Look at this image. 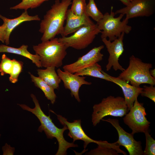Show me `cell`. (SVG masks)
<instances>
[{
    "instance_id": "6da1fadb",
    "label": "cell",
    "mask_w": 155,
    "mask_h": 155,
    "mask_svg": "<svg viewBox=\"0 0 155 155\" xmlns=\"http://www.w3.org/2000/svg\"><path fill=\"white\" fill-rule=\"evenodd\" d=\"M31 96L35 104L34 108H31L24 104H18L23 110L31 112L37 117L41 124L38 130V131H44L48 138H56L58 143L59 147L55 155H66L69 148L78 147L77 144L73 142H69L65 139L63 133L65 130L68 129L67 127L63 126L62 128L57 127L53 122L50 115L47 116L43 112L36 96L33 94H31Z\"/></svg>"
},
{
    "instance_id": "7a4b0ae2",
    "label": "cell",
    "mask_w": 155,
    "mask_h": 155,
    "mask_svg": "<svg viewBox=\"0 0 155 155\" xmlns=\"http://www.w3.org/2000/svg\"><path fill=\"white\" fill-rule=\"evenodd\" d=\"M72 0H56L44 16L40 24L39 31L42 34V41L51 39L61 34L68 8Z\"/></svg>"
},
{
    "instance_id": "3957f363",
    "label": "cell",
    "mask_w": 155,
    "mask_h": 155,
    "mask_svg": "<svg viewBox=\"0 0 155 155\" xmlns=\"http://www.w3.org/2000/svg\"><path fill=\"white\" fill-rule=\"evenodd\" d=\"M66 45L58 41V38L42 42L34 45L33 48L40 57L42 67H59L63 65V60L67 55Z\"/></svg>"
},
{
    "instance_id": "277c9868",
    "label": "cell",
    "mask_w": 155,
    "mask_h": 155,
    "mask_svg": "<svg viewBox=\"0 0 155 155\" xmlns=\"http://www.w3.org/2000/svg\"><path fill=\"white\" fill-rule=\"evenodd\" d=\"M152 67V64L144 62L140 59L132 55L129 57L128 67L118 77L129 82L131 85L135 87H140L143 84L154 86L155 78L150 73Z\"/></svg>"
},
{
    "instance_id": "5b68a950",
    "label": "cell",
    "mask_w": 155,
    "mask_h": 155,
    "mask_svg": "<svg viewBox=\"0 0 155 155\" xmlns=\"http://www.w3.org/2000/svg\"><path fill=\"white\" fill-rule=\"evenodd\" d=\"M93 110L92 121L94 126H96L106 116L122 117L125 116L129 111L124 98L112 96L103 98L100 102L94 104Z\"/></svg>"
},
{
    "instance_id": "8992f818",
    "label": "cell",
    "mask_w": 155,
    "mask_h": 155,
    "mask_svg": "<svg viewBox=\"0 0 155 155\" xmlns=\"http://www.w3.org/2000/svg\"><path fill=\"white\" fill-rule=\"evenodd\" d=\"M113 10L112 6L110 13H105L102 19L96 23L98 28L101 31V38H108L111 41L119 37L122 33L128 34L132 30L131 26L127 24L128 20L125 18L121 21L124 15L121 13L115 17Z\"/></svg>"
},
{
    "instance_id": "52a82bcc",
    "label": "cell",
    "mask_w": 155,
    "mask_h": 155,
    "mask_svg": "<svg viewBox=\"0 0 155 155\" xmlns=\"http://www.w3.org/2000/svg\"><path fill=\"white\" fill-rule=\"evenodd\" d=\"M101 32L97 24L93 22L82 27L72 35L60 37L58 40L65 44L68 48L80 50L87 47L92 42L96 36Z\"/></svg>"
},
{
    "instance_id": "ba28073f",
    "label": "cell",
    "mask_w": 155,
    "mask_h": 155,
    "mask_svg": "<svg viewBox=\"0 0 155 155\" xmlns=\"http://www.w3.org/2000/svg\"><path fill=\"white\" fill-rule=\"evenodd\" d=\"M123 118L124 122L132 130L134 134L144 133L148 130L150 122L147 119L145 108L143 104L140 103L137 99L135 101L133 106Z\"/></svg>"
},
{
    "instance_id": "9c48e42d",
    "label": "cell",
    "mask_w": 155,
    "mask_h": 155,
    "mask_svg": "<svg viewBox=\"0 0 155 155\" xmlns=\"http://www.w3.org/2000/svg\"><path fill=\"white\" fill-rule=\"evenodd\" d=\"M155 12V0H132L128 6L117 10L115 15L123 14L125 19L150 17Z\"/></svg>"
},
{
    "instance_id": "30bf717a",
    "label": "cell",
    "mask_w": 155,
    "mask_h": 155,
    "mask_svg": "<svg viewBox=\"0 0 155 155\" xmlns=\"http://www.w3.org/2000/svg\"><path fill=\"white\" fill-rule=\"evenodd\" d=\"M102 120L110 123L116 129L119 136L117 143L120 146H124L129 155H143L141 142L134 139V134L128 133L124 130L119 125L118 120L109 118L106 120L102 119Z\"/></svg>"
},
{
    "instance_id": "8fae6325",
    "label": "cell",
    "mask_w": 155,
    "mask_h": 155,
    "mask_svg": "<svg viewBox=\"0 0 155 155\" xmlns=\"http://www.w3.org/2000/svg\"><path fill=\"white\" fill-rule=\"evenodd\" d=\"M125 34L122 33L119 37L112 41L107 38L102 39L109 53L108 63L106 66L107 71L112 67L115 71L120 70L123 71L125 69L119 62V58L124 51L123 40Z\"/></svg>"
},
{
    "instance_id": "7c38bea8",
    "label": "cell",
    "mask_w": 155,
    "mask_h": 155,
    "mask_svg": "<svg viewBox=\"0 0 155 155\" xmlns=\"http://www.w3.org/2000/svg\"><path fill=\"white\" fill-rule=\"evenodd\" d=\"M104 46L101 45L92 49L87 53L78 58L75 62L64 65V71L74 74L102 61L103 55L101 53Z\"/></svg>"
},
{
    "instance_id": "4fadbf2b",
    "label": "cell",
    "mask_w": 155,
    "mask_h": 155,
    "mask_svg": "<svg viewBox=\"0 0 155 155\" xmlns=\"http://www.w3.org/2000/svg\"><path fill=\"white\" fill-rule=\"evenodd\" d=\"M50 111L57 116L58 119L62 125L67 127L69 131L68 135L73 139V142L77 140H81L84 142V150L83 151L84 152H85L86 148L89 144L94 143L98 144L100 143V140H94L86 134L81 126L80 119L74 120L72 122H69L67 119L61 115L57 114L52 110Z\"/></svg>"
},
{
    "instance_id": "5bb4252c",
    "label": "cell",
    "mask_w": 155,
    "mask_h": 155,
    "mask_svg": "<svg viewBox=\"0 0 155 155\" xmlns=\"http://www.w3.org/2000/svg\"><path fill=\"white\" fill-rule=\"evenodd\" d=\"M57 73L63 83L64 86L71 91V96L80 102L81 101L79 92V89L83 85H90L92 83L85 80L86 77L76 75L69 72L62 71L60 68L57 70Z\"/></svg>"
},
{
    "instance_id": "9a60e30c",
    "label": "cell",
    "mask_w": 155,
    "mask_h": 155,
    "mask_svg": "<svg viewBox=\"0 0 155 155\" xmlns=\"http://www.w3.org/2000/svg\"><path fill=\"white\" fill-rule=\"evenodd\" d=\"M106 75L110 82L119 86L122 89L124 96V99L129 111L133 106L135 100L142 93L143 88L135 87L129 84L127 82L119 78L110 75L105 72Z\"/></svg>"
},
{
    "instance_id": "2e32d148",
    "label": "cell",
    "mask_w": 155,
    "mask_h": 155,
    "mask_svg": "<svg viewBox=\"0 0 155 155\" xmlns=\"http://www.w3.org/2000/svg\"><path fill=\"white\" fill-rule=\"evenodd\" d=\"M66 20V24L61 35L62 37L67 36L84 26L93 22L86 13L82 16H77L70 9L67 10Z\"/></svg>"
},
{
    "instance_id": "e0dca14e",
    "label": "cell",
    "mask_w": 155,
    "mask_h": 155,
    "mask_svg": "<svg viewBox=\"0 0 155 155\" xmlns=\"http://www.w3.org/2000/svg\"><path fill=\"white\" fill-rule=\"evenodd\" d=\"M0 18L3 21L5 26V42L7 45L9 44V38L11 32L16 26L24 22L40 20L38 15L30 16L27 11H25L19 16L14 19H9L1 15Z\"/></svg>"
},
{
    "instance_id": "ac0fdd59",
    "label": "cell",
    "mask_w": 155,
    "mask_h": 155,
    "mask_svg": "<svg viewBox=\"0 0 155 155\" xmlns=\"http://www.w3.org/2000/svg\"><path fill=\"white\" fill-rule=\"evenodd\" d=\"M97 148L91 150L88 153L89 155H118L119 153H122L124 155L126 153L120 148V146L116 142L113 143L106 141L100 140L98 144Z\"/></svg>"
},
{
    "instance_id": "d6986e66",
    "label": "cell",
    "mask_w": 155,
    "mask_h": 155,
    "mask_svg": "<svg viewBox=\"0 0 155 155\" xmlns=\"http://www.w3.org/2000/svg\"><path fill=\"white\" fill-rule=\"evenodd\" d=\"M28 46L23 44L18 48L12 47L3 44L0 45V53H8L20 55L27 58L32 61L38 67H42L39 56L33 55L27 50Z\"/></svg>"
},
{
    "instance_id": "ffe728a7",
    "label": "cell",
    "mask_w": 155,
    "mask_h": 155,
    "mask_svg": "<svg viewBox=\"0 0 155 155\" xmlns=\"http://www.w3.org/2000/svg\"><path fill=\"white\" fill-rule=\"evenodd\" d=\"M46 68L37 70L38 77L54 89H57L61 80L56 72L55 67H49Z\"/></svg>"
},
{
    "instance_id": "44dd1931",
    "label": "cell",
    "mask_w": 155,
    "mask_h": 155,
    "mask_svg": "<svg viewBox=\"0 0 155 155\" xmlns=\"http://www.w3.org/2000/svg\"><path fill=\"white\" fill-rule=\"evenodd\" d=\"M29 74L32 81L35 86L43 91L45 96L51 101V104H54L57 97L54 89L39 77L35 76L30 73Z\"/></svg>"
},
{
    "instance_id": "7402d4cb",
    "label": "cell",
    "mask_w": 155,
    "mask_h": 155,
    "mask_svg": "<svg viewBox=\"0 0 155 155\" xmlns=\"http://www.w3.org/2000/svg\"><path fill=\"white\" fill-rule=\"evenodd\" d=\"M74 74L80 76L86 75L92 76L110 82L109 79L105 74V72L102 70L101 66L98 63Z\"/></svg>"
},
{
    "instance_id": "603a6c76",
    "label": "cell",
    "mask_w": 155,
    "mask_h": 155,
    "mask_svg": "<svg viewBox=\"0 0 155 155\" xmlns=\"http://www.w3.org/2000/svg\"><path fill=\"white\" fill-rule=\"evenodd\" d=\"M85 12L89 17H91L97 22L102 18L103 14L97 7L94 0H89L86 4Z\"/></svg>"
},
{
    "instance_id": "cb8c5ba5",
    "label": "cell",
    "mask_w": 155,
    "mask_h": 155,
    "mask_svg": "<svg viewBox=\"0 0 155 155\" xmlns=\"http://www.w3.org/2000/svg\"><path fill=\"white\" fill-rule=\"evenodd\" d=\"M49 0H23L22 2L13 7H10L11 9H24L27 11L29 9H33L40 6L44 2Z\"/></svg>"
},
{
    "instance_id": "d4e9b609",
    "label": "cell",
    "mask_w": 155,
    "mask_h": 155,
    "mask_svg": "<svg viewBox=\"0 0 155 155\" xmlns=\"http://www.w3.org/2000/svg\"><path fill=\"white\" fill-rule=\"evenodd\" d=\"M12 61L13 67L9 74V80L11 83H15L18 81V76L22 70L23 63L22 62L15 59Z\"/></svg>"
},
{
    "instance_id": "484cf974",
    "label": "cell",
    "mask_w": 155,
    "mask_h": 155,
    "mask_svg": "<svg viewBox=\"0 0 155 155\" xmlns=\"http://www.w3.org/2000/svg\"><path fill=\"white\" fill-rule=\"evenodd\" d=\"M71 4L70 9L75 15L80 16L86 13V0H73Z\"/></svg>"
},
{
    "instance_id": "4316f807",
    "label": "cell",
    "mask_w": 155,
    "mask_h": 155,
    "mask_svg": "<svg viewBox=\"0 0 155 155\" xmlns=\"http://www.w3.org/2000/svg\"><path fill=\"white\" fill-rule=\"evenodd\" d=\"M13 67L12 60L8 57L5 54H3L0 63V72L1 75L5 74H10Z\"/></svg>"
},
{
    "instance_id": "83f0119b",
    "label": "cell",
    "mask_w": 155,
    "mask_h": 155,
    "mask_svg": "<svg viewBox=\"0 0 155 155\" xmlns=\"http://www.w3.org/2000/svg\"><path fill=\"white\" fill-rule=\"evenodd\" d=\"M146 146L143 151L144 155H155V140L150 134L148 130L145 131Z\"/></svg>"
},
{
    "instance_id": "f1b7e54d",
    "label": "cell",
    "mask_w": 155,
    "mask_h": 155,
    "mask_svg": "<svg viewBox=\"0 0 155 155\" xmlns=\"http://www.w3.org/2000/svg\"><path fill=\"white\" fill-rule=\"evenodd\" d=\"M140 94L142 96L148 97L155 102V87L154 85L144 86Z\"/></svg>"
},
{
    "instance_id": "f546056e",
    "label": "cell",
    "mask_w": 155,
    "mask_h": 155,
    "mask_svg": "<svg viewBox=\"0 0 155 155\" xmlns=\"http://www.w3.org/2000/svg\"><path fill=\"white\" fill-rule=\"evenodd\" d=\"M5 26L3 24L0 26V41L3 43L5 42Z\"/></svg>"
},
{
    "instance_id": "4dcf8cb0",
    "label": "cell",
    "mask_w": 155,
    "mask_h": 155,
    "mask_svg": "<svg viewBox=\"0 0 155 155\" xmlns=\"http://www.w3.org/2000/svg\"><path fill=\"white\" fill-rule=\"evenodd\" d=\"M126 6L129 5L132 0H119Z\"/></svg>"
},
{
    "instance_id": "1f68e13d",
    "label": "cell",
    "mask_w": 155,
    "mask_h": 155,
    "mask_svg": "<svg viewBox=\"0 0 155 155\" xmlns=\"http://www.w3.org/2000/svg\"><path fill=\"white\" fill-rule=\"evenodd\" d=\"M150 75L153 78H155V69H150Z\"/></svg>"
},
{
    "instance_id": "d6a6232c",
    "label": "cell",
    "mask_w": 155,
    "mask_h": 155,
    "mask_svg": "<svg viewBox=\"0 0 155 155\" xmlns=\"http://www.w3.org/2000/svg\"><path fill=\"white\" fill-rule=\"evenodd\" d=\"M1 135L0 134V137H1Z\"/></svg>"
},
{
    "instance_id": "836d02e7",
    "label": "cell",
    "mask_w": 155,
    "mask_h": 155,
    "mask_svg": "<svg viewBox=\"0 0 155 155\" xmlns=\"http://www.w3.org/2000/svg\"><path fill=\"white\" fill-rule=\"evenodd\" d=\"M22 1L23 0H22Z\"/></svg>"
}]
</instances>
